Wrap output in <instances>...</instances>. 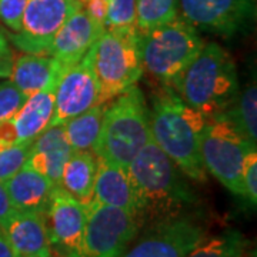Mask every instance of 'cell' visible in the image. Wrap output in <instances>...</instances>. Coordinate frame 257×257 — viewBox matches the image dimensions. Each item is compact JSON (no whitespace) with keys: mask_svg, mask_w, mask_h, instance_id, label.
<instances>
[{"mask_svg":"<svg viewBox=\"0 0 257 257\" xmlns=\"http://www.w3.org/2000/svg\"><path fill=\"white\" fill-rule=\"evenodd\" d=\"M142 227L193 211L197 196L187 177L150 139L127 167Z\"/></svg>","mask_w":257,"mask_h":257,"instance_id":"6da1fadb","label":"cell"},{"mask_svg":"<svg viewBox=\"0 0 257 257\" xmlns=\"http://www.w3.org/2000/svg\"><path fill=\"white\" fill-rule=\"evenodd\" d=\"M149 114L153 142L187 179L204 183L207 175L202 160V138L207 119L173 87L160 83L152 94Z\"/></svg>","mask_w":257,"mask_h":257,"instance_id":"7a4b0ae2","label":"cell"},{"mask_svg":"<svg viewBox=\"0 0 257 257\" xmlns=\"http://www.w3.org/2000/svg\"><path fill=\"white\" fill-rule=\"evenodd\" d=\"M173 89L207 120L219 117L239 96L237 67L224 47L214 42L206 43Z\"/></svg>","mask_w":257,"mask_h":257,"instance_id":"3957f363","label":"cell"},{"mask_svg":"<svg viewBox=\"0 0 257 257\" xmlns=\"http://www.w3.org/2000/svg\"><path fill=\"white\" fill-rule=\"evenodd\" d=\"M150 139L147 101L138 86H132L106 104L100 136L93 153L100 160L127 169Z\"/></svg>","mask_w":257,"mask_h":257,"instance_id":"277c9868","label":"cell"},{"mask_svg":"<svg viewBox=\"0 0 257 257\" xmlns=\"http://www.w3.org/2000/svg\"><path fill=\"white\" fill-rule=\"evenodd\" d=\"M138 35L143 70L157 83L170 87H175L206 45L199 30L179 15L157 28L138 32Z\"/></svg>","mask_w":257,"mask_h":257,"instance_id":"5b68a950","label":"cell"},{"mask_svg":"<svg viewBox=\"0 0 257 257\" xmlns=\"http://www.w3.org/2000/svg\"><path fill=\"white\" fill-rule=\"evenodd\" d=\"M93 64L99 83V104L136 86L143 74L138 29H104L93 45Z\"/></svg>","mask_w":257,"mask_h":257,"instance_id":"8992f818","label":"cell"},{"mask_svg":"<svg viewBox=\"0 0 257 257\" xmlns=\"http://www.w3.org/2000/svg\"><path fill=\"white\" fill-rule=\"evenodd\" d=\"M253 147L226 116L207 120L202 138L204 169L229 192L244 197L243 162Z\"/></svg>","mask_w":257,"mask_h":257,"instance_id":"52a82bcc","label":"cell"},{"mask_svg":"<svg viewBox=\"0 0 257 257\" xmlns=\"http://www.w3.org/2000/svg\"><path fill=\"white\" fill-rule=\"evenodd\" d=\"M206 236V226L189 211L142 227L120 257H186Z\"/></svg>","mask_w":257,"mask_h":257,"instance_id":"ba28073f","label":"cell"},{"mask_svg":"<svg viewBox=\"0 0 257 257\" xmlns=\"http://www.w3.org/2000/svg\"><path fill=\"white\" fill-rule=\"evenodd\" d=\"M142 229L138 216L90 202L86 206V226L79 257H120Z\"/></svg>","mask_w":257,"mask_h":257,"instance_id":"9c48e42d","label":"cell"},{"mask_svg":"<svg viewBox=\"0 0 257 257\" xmlns=\"http://www.w3.org/2000/svg\"><path fill=\"white\" fill-rule=\"evenodd\" d=\"M82 6V0H28L22 29L9 40L25 53L47 55L56 33Z\"/></svg>","mask_w":257,"mask_h":257,"instance_id":"30bf717a","label":"cell"},{"mask_svg":"<svg viewBox=\"0 0 257 257\" xmlns=\"http://www.w3.org/2000/svg\"><path fill=\"white\" fill-rule=\"evenodd\" d=\"M177 6L197 30L223 37L243 32L256 15V0H177Z\"/></svg>","mask_w":257,"mask_h":257,"instance_id":"8fae6325","label":"cell"},{"mask_svg":"<svg viewBox=\"0 0 257 257\" xmlns=\"http://www.w3.org/2000/svg\"><path fill=\"white\" fill-rule=\"evenodd\" d=\"M99 104V83L93 64V46L79 63L60 74L55 90V109L49 123L60 126Z\"/></svg>","mask_w":257,"mask_h":257,"instance_id":"7c38bea8","label":"cell"},{"mask_svg":"<svg viewBox=\"0 0 257 257\" xmlns=\"http://www.w3.org/2000/svg\"><path fill=\"white\" fill-rule=\"evenodd\" d=\"M52 253L57 257H79L86 226V206L55 186L43 214Z\"/></svg>","mask_w":257,"mask_h":257,"instance_id":"4fadbf2b","label":"cell"},{"mask_svg":"<svg viewBox=\"0 0 257 257\" xmlns=\"http://www.w3.org/2000/svg\"><path fill=\"white\" fill-rule=\"evenodd\" d=\"M56 84L57 82H52L29 96L23 107L12 119L0 123V146L26 142L33 143L49 127L55 109Z\"/></svg>","mask_w":257,"mask_h":257,"instance_id":"5bb4252c","label":"cell"},{"mask_svg":"<svg viewBox=\"0 0 257 257\" xmlns=\"http://www.w3.org/2000/svg\"><path fill=\"white\" fill-rule=\"evenodd\" d=\"M103 32L104 26L94 22L82 6L56 33L47 55L52 56L64 72L82 60Z\"/></svg>","mask_w":257,"mask_h":257,"instance_id":"9a60e30c","label":"cell"},{"mask_svg":"<svg viewBox=\"0 0 257 257\" xmlns=\"http://www.w3.org/2000/svg\"><path fill=\"white\" fill-rule=\"evenodd\" d=\"M2 229L9 240L15 257H52L43 214L15 210Z\"/></svg>","mask_w":257,"mask_h":257,"instance_id":"2e32d148","label":"cell"},{"mask_svg":"<svg viewBox=\"0 0 257 257\" xmlns=\"http://www.w3.org/2000/svg\"><path fill=\"white\" fill-rule=\"evenodd\" d=\"M72 155L73 149L66 139L63 126H50L32 143L25 166L46 176L55 186H59L64 163Z\"/></svg>","mask_w":257,"mask_h":257,"instance_id":"e0dca14e","label":"cell"},{"mask_svg":"<svg viewBox=\"0 0 257 257\" xmlns=\"http://www.w3.org/2000/svg\"><path fill=\"white\" fill-rule=\"evenodd\" d=\"M3 186L15 210L39 214H45L55 187L50 179L26 166L3 182Z\"/></svg>","mask_w":257,"mask_h":257,"instance_id":"ac0fdd59","label":"cell"},{"mask_svg":"<svg viewBox=\"0 0 257 257\" xmlns=\"http://www.w3.org/2000/svg\"><path fill=\"white\" fill-rule=\"evenodd\" d=\"M92 202L114 206L139 217L136 199L127 169L100 159H97Z\"/></svg>","mask_w":257,"mask_h":257,"instance_id":"d6986e66","label":"cell"},{"mask_svg":"<svg viewBox=\"0 0 257 257\" xmlns=\"http://www.w3.org/2000/svg\"><path fill=\"white\" fill-rule=\"evenodd\" d=\"M62 73V67L52 56L23 53L12 60L9 79L29 97L57 82Z\"/></svg>","mask_w":257,"mask_h":257,"instance_id":"ffe728a7","label":"cell"},{"mask_svg":"<svg viewBox=\"0 0 257 257\" xmlns=\"http://www.w3.org/2000/svg\"><path fill=\"white\" fill-rule=\"evenodd\" d=\"M97 157L93 152H73L64 163L60 177V187L76 200L87 206L93 200Z\"/></svg>","mask_w":257,"mask_h":257,"instance_id":"44dd1931","label":"cell"},{"mask_svg":"<svg viewBox=\"0 0 257 257\" xmlns=\"http://www.w3.org/2000/svg\"><path fill=\"white\" fill-rule=\"evenodd\" d=\"M104 109L106 104H96L62 124L73 152H93L100 136Z\"/></svg>","mask_w":257,"mask_h":257,"instance_id":"7402d4cb","label":"cell"},{"mask_svg":"<svg viewBox=\"0 0 257 257\" xmlns=\"http://www.w3.org/2000/svg\"><path fill=\"white\" fill-rule=\"evenodd\" d=\"M223 116L234 124L239 133L250 145L257 143V86L250 82L237 96L236 101Z\"/></svg>","mask_w":257,"mask_h":257,"instance_id":"603a6c76","label":"cell"},{"mask_svg":"<svg viewBox=\"0 0 257 257\" xmlns=\"http://www.w3.org/2000/svg\"><path fill=\"white\" fill-rule=\"evenodd\" d=\"M248 246L240 231L229 229L214 236L207 234L186 257H236Z\"/></svg>","mask_w":257,"mask_h":257,"instance_id":"cb8c5ba5","label":"cell"},{"mask_svg":"<svg viewBox=\"0 0 257 257\" xmlns=\"http://www.w3.org/2000/svg\"><path fill=\"white\" fill-rule=\"evenodd\" d=\"M136 29L147 32L177 16V0H136Z\"/></svg>","mask_w":257,"mask_h":257,"instance_id":"d4e9b609","label":"cell"},{"mask_svg":"<svg viewBox=\"0 0 257 257\" xmlns=\"http://www.w3.org/2000/svg\"><path fill=\"white\" fill-rule=\"evenodd\" d=\"M32 143H16L0 146V182H6L25 166Z\"/></svg>","mask_w":257,"mask_h":257,"instance_id":"484cf974","label":"cell"},{"mask_svg":"<svg viewBox=\"0 0 257 257\" xmlns=\"http://www.w3.org/2000/svg\"><path fill=\"white\" fill-rule=\"evenodd\" d=\"M136 0H107L106 29L136 28Z\"/></svg>","mask_w":257,"mask_h":257,"instance_id":"4316f807","label":"cell"},{"mask_svg":"<svg viewBox=\"0 0 257 257\" xmlns=\"http://www.w3.org/2000/svg\"><path fill=\"white\" fill-rule=\"evenodd\" d=\"M28 100V96L10 80L0 83V123L10 120Z\"/></svg>","mask_w":257,"mask_h":257,"instance_id":"83f0119b","label":"cell"},{"mask_svg":"<svg viewBox=\"0 0 257 257\" xmlns=\"http://www.w3.org/2000/svg\"><path fill=\"white\" fill-rule=\"evenodd\" d=\"M243 186L244 197L254 209L257 203V152L256 147L250 149L243 162Z\"/></svg>","mask_w":257,"mask_h":257,"instance_id":"f1b7e54d","label":"cell"},{"mask_svg":"<svg viewBox=\"0 0 257 257\" xmlns=\"http://www.w3.org/2000/svg\"><path fill=\"white\" fill-rule=\"evenodd\" d=\"M28 0H0V20L15 33L22 29V18Z\"/></svg>","mask_w":257,"mask_h":257,"instance_id":"f546056e","label":"cell"},{"mask_svg":"<svg viewBox=\"0 0 257 257\" xmlns=\"http://www.w3.org/2000/svg\"><path fill=\"white\" fill-rule=\"evenodd\" d=\"M83 9L99 25H106L107 18V0H82ZM106 29V28H104Z\"/></svg>","mask_w":257,"mask_h":257,"instance_id":"4dcf8cb0","label":"cell"},{"mask_svg":"<svg viewBox=\"0 0 257 257\" xmlns=\"http://www.w3.org/2000/svg\"><path fill=\"white\" fill-rule=\"evenodd\" d=\"M13 211H15V207L10 203V199L9 196H8L6 189H5V186L0 182V227L3 226L5 221L8 220V217Z\"/></svg>","mask_w":257,"mask_h":257,"instance_id":"1f68e13d","label":"cell"},{"mask_svg":"<svg viewBox=\"0 0 257 257\" xmlns=\"http://www.w3.org/2000/svg\"><path fill=\"white\" fill-rule=\"evenodd\" d=\"M15 59L13 49L10 46V40L8 33L0 28V60H8L12 62Z\"/></svg>","mask_w":257,"mask_h":257,"instance_id":"d6a6232c","label":"cell"},{"mask_svg":"<svg viewBox=\"0 0 257 257\" xmlns=\"http://www.w3.org/2000/svg\"><path fill=\"white\" fill-rule=\"evenodd\" d=\"M0 257H15L9 240L2 227H0Z\"/></svg>","mask_w":257,"mask_h":257,"instance_id":"836d02e7","label":"cell"},{"mask_svg":"<svg viewBox=\"0 0 257 257\" xmlns=\"http://www.w3.org/2000/svg\"><path fill=\"white\" fill-rule=\"evenodd\" d=\"M12 62L8 60H0V79H8L10 74Z\"/></svg>","mask_w":257,"mask_h":257,"instance_id":"e575fe53","label":"cell"},{"mask_svg":"<svg viewBox=\"0 0 257 257\" xmlns=\"http://www.w3.org/2000/svg\"><path fill=\"white\" fill-rule=\"evenodd\" d=\"M236 257H257L256 254V248H251L248 246L247 248H244L241 253H239Z\"/></svg>","mask_w":257,"mask_h":257,"instance_id":"d590c367","label":"cell"},{"mask_svg":"<svg viewBox=\"0 0 257 257\" xmlns=\"http://www.w3.org/2000/svg\"><path fill=\"white\" fill-rule=\"evenodd\" d=\"M52 257H53V256H52ZM56 257H57V256H56Z\"/></svg>","mask_w":257,"mask_h":257,"instance_id":"8d00e7d4","label":"cell"}]
</instances>
